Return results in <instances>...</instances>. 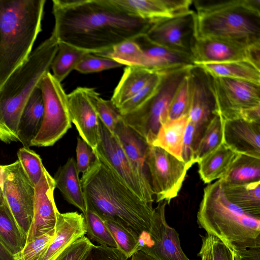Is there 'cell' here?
Listing matches in <instances>:
<instances>
[{"instance_id":"bcb514c9","label":"cell","mask_w":260,"mask_h":260,"mask_svg":"<svg viewBox=\"0 0 260 260\" xmlns=\"http://www.w3.org/2000/svg\"><path fill=\"white\" fill-rule=\"evenodd\" d=\"M93 245L83 236L68 246L55 260H84Z\"/></svg>"},{"instance_id":"f5cc1de1","label":"cell","mask_w":260,"mask_h":260,"mask_svg":"<svg viewBox=\"0 0 260 260\" xmlns=\"http://www.w3.org/2000/svg\"><path fill=\"white\" fill-rule=\"evenodd\" d=\"M0 260H18L0 241Z\"/></svg>"},{"instance_id":"44dd1931","label":"cell","mask_w":260,"mask_h":260,"mask_svg":"<svg viewBox=\"0 0 260 260\" xmlns=\"http://www.w3.org/2000/svg\"><path fill=\"white\" fill-rule=\"evenodd\" d=\"M246 48L242 46L216 39H196L191 49L195 66L247 60Z\"/></svg>"},{"instance_id":"9a60e30c","label":"cell","mask_w":260,"mask_h":260,"mask_svg":"<svg viewBox=\"0 0 260 260\" xmlns=\"http://www.w3.org/2000/svg\"><path fill=\"white\" fill-rule=\"evenodd\" d=\"M190 105L188 119L197 126L206 127L216 115L212 77L202 68L193 66L188 72Z\"/></svg>"},{"instance_id":"74e56055","label":"cell","mask_w":260,"mask_h":260,"mask_svg":"<svg viewBox=\"0 0 260 260\" xmlns=\"http://www.w3.org/2000/svg\"><path fill=\"white\" fill-rule=\"evenodd\" d=\"M86 234L101 245L117 248V245L104 221L96 213L88 209L84 215ZM118 249V248H117Z\"/></svg>"},{"instance_id":"9f6ffc18","label":"cell","mask_w":260,"mask_h":260,"mask_svg":"<svg viewBox=\"0 0 260 260\" xmlns=\"http://www.w3.org/2000/svg\"><path fill=\"white\" fill-rule=\"evenodd\" d=\"M4 203L3 197L2 192L0 191V205Z\"/></svg>"},{"instance_id":"277c9868","label":"cell","mask_w":260,"mask_h":260,"mask_svg":"<svg viewBox=\"0 0 260 260\" xmlns=\"http://www.w3.org/2000/svg\"><path fill=\"white\" fill-rule=\"evenodd\" d=\"M196 39L247 47L260 42V0H197Z\"/></svg>"},{"instance_id":"b9f144b4","label":"cell","mask_w":260,"mask_h":260,"mask_svg":"<svg viewBox=\"0 0 260 260\" xmlns=\"http://www.w3.org/2000/svg\"><path fill=\"white\" fill-rule=\"evenodd\" d=\"M206 128L196 125L188 119L183 137L181 157L182 161L190 168L196 163L194 152Z\"/></svg>"},{"instance_id":"ac0fdd59","label":"cell","mask_w":260,"mask_h":260,"mask_svg":"<svg viewBox=\"0 0 260 260\" xmlns=\"http://www.w3.org/2000/svg\"><path fill=\"white\" fill-rule=\"evenodd\" d=\"M121 145L129 163L143 189L148 197L154 201V193L151 188L146 159L149 146L146 141L122 119L117 124L114 135Z\"/></svg>"},{"instance_id":"52a82bcc","label":"cell","mask_w":260,"mask_h":260,"mask_svg":"<svg viewBox=\"0 0 260 260\" xmlns=\"http://www.w3.org/2000/svg\"><path fill=\"white\" fill-rule=\"evenodd\" d=\"M192 66L159 72L161 79L152 95L132 112L122 115L123 122L149 145L168 119L171 101L179 85Z\"/></svg>"},{"instance_id":"ba28073f","label":"cell","mask_w":260,"mask_h":260,"mask_svg":"<svg viewBox=\"0 0 260 260\" xmlns=\"http://www.w3.org/2000/svg\"><path fill=\"white\" fill-rule=\"evenodd\" d=\"M38 87L42 92L44 112L40 129L30 147L51 146L72 127L68 96L61 83L50 72L45 74Z\"/></svg>"},{"instance_id":"f546056e","label":"cell","mask_w":260,"mask_h":260,"mask_svg":"<svg viewBox=\"0 0 260 260\" xmlns=\"http://www.w3.org/2000/svg\"><path fill=\"white\" fill-rule=\"evenodd\" d=\"M187 116L167 121L161 126L152 145L160 147L182 161L181 153Z\"/></svg>"},{"instance_id":"1f68e13d","label":"cell","mask_w":260,"mask_h":260,"mask_svg":"<svg viewBox=\"0 0 260 260\" xmlns=\"http://www.w3.org/2000/svg\"><path fill=\"white\" fill-rule=\"evenodd\" d=\"M220 179L223 183L233 184L260 181V159L240 154L228 173Z\"/></svg>"},{"instance_id":"d4e9b609","label":"cell","mask_w":260,"mask_h":260,"mask_svg":"<svg viewBox=\"0 0 260 260\" xmlns=\"http://www.w3.org/2000/svg\"><path fill=\"white\" fill-rule=\"evenodd\" d=\"M240 154L224 143L204 156L198 162V172L204 183L222 178Z\"/></svg>"},{"instance_id":"83f0119b","label":"cell","mask_w":260,"mask_h":260,"mask_svg":"<svg viewBox=\"0 0 260 260\" xmlns=\"http://www.w3.org/2000/svg\"><path fill=\"white\" fill-rule=\"evenodd\" d=\"M222 186L230 202L245 212L260 218V181L239 184L222 182Z\"/></svg>"},{"instance_id":"db71d44e","label":"cell","mask_w":260,"mask_h":260,"mask_svg":"<svg viewBox=\"0 0 260 260\" xmlns=\"http://www.w3.org/2000/svg\"><path fill=\"white\" fill-rule=\"evenodd\" d=\"M131 257V260H156L151 256L141 250L135 252Z\"/></svg>"},{"instance_id":"8992f818","label":"cell","mask_w":260,"mask_h":260,"mask_svg":"<svg viewBox=\"0 0 260 260\" xmlns=\"http://www.w3.org/2000/svg\"><path fill=\"white\" fill-rule=\"evenodd\" d=\"M197 222L233 249L260 247V218L250 215L224 196L221 180L204 189Z\"/></svg>"},{"instance_id":"484cf974","label":"cell","mask_w":260,"mask_h":260,"mask_svg":"<svg viewBox=\"0 0 260 260\" xmlns=\"http://www.w3.org/2000/svg\"><path fill=\"white\" fill-rule=\"evenodd\" d=\"M44 105L40 89L37 87L27 101L18 125V138L24 147H29L41 127Z\"/></svg>"},{"instance_id":"7bdbcfd3","label":"cell","mask_w":260,"mask_h":260,"mask_svg":"<svg viewBox=\"0 0 260 260\" xmlns=\"http://www.w3.org/2000/svg\"><path fill=\"white\" fill-rule=\"evenodd\" d=\"M161 79L160 73H156L147 84L118 109L121 115L133 112L143 104L154 93Z\"/></svg>"},{"instance_id":"2e32d148","label":"cell","mask_w":260,"mask_h":260,"mask_svg":"<svg viewBox=\"0 0 260 260\" xmlns=\"http://www.w3.org/2000/svg\"><path fill=\"white\" fill-rule=\"evenodd\" d=\"M55 188L53 177L44 168L41 179L35 186L33 219L26 242L55 228L59 212L54 199Z\"/></svg>"},{"instance_id":"4dcf8cb0","label":"cell","mask_w":260,"mask_h":260,"mask_svg":"<svg viewBox=\"0 0 260 260\" xmlns=\"http://www.w3.org/2000/svg\"><path fill=\"white\" fill-rule=\"evenodd\" d=\"M27 236L17 224L6 203L0 205V241L17 258L26 244Z\"/></svg>"},{"instance_id":"6da1fadb","label":"cell","mask_w":260,"mask_h":260,"mask_svg":"<svg viewBox=\"0 0 260 260\" xmlns=\"http://www.w3.org/2000/svg\"><path fill=\"white\" fill-rule=\"evenodd\" d=\"M52 14L58 42L95 54L145 35L156 22L129 14L111 0H53Z\"/></svg>"},{"instance_id":"9c48e42d","label":"cell","mask_w":260,"mask_h":260,"mask_svg":"<svg viewBox=\"0 0 260 260\" xmlns=\"http://www.w3.org/2000/svg\"><path fill=\"white\" fill-rule=\"evenodd\" d=\"M150 183L156 202L170 204L180 191L190 168L163 149L149 145L146 159Z\"/></svg>"},{"instance_id":"7a4b0ae2","label":"cell","mask_w":260,"mask_h":260,"mask_svg":"<svg viewBox=\"0 0 260 260\" xmlns=\"http://www.w3.org/2000/svg\"><path fill=\"white\" fill-rule=\"evenodd\" d=\"M80 181L88 209L103 220L120 224L139 241L145 238L154 212L152 204L133 193L96 157Z\"/></svg>"},{"instance_id":"30bf717a","label":"cell","mask_w":260,"mask_h":260,"mask_svg":"<svg viewBox=\"0 0 260 260\" xmlns=\"http://www.w3.org/2000/svg\"><path fill=\"white\" fill-rule=\"evenodd\" d=\"M2 195L15 220L27 236L34 215L35 186L24 171L20 162L4 165Z\"/></svg>"},{"instance_id":"5b68a950","label":"cell","mask_w":260,"mask_h":260,"mask_svg":"<svg viewBox=\"0 0 260 260\" xmlns=\"http://www.w3.org/2000/svg\"><path fill=\"white\" fill-rule=\"evenodd\" d=\"M58 43L51 36L32 51L0 89V140L19 141L18 125L25 105L46 73L50 72Z\"/></svg>"},{"instance_id":"60d3db41","label":"cell","mask_w":260,"mask_h":260,"mask_svg":"<svg viewBox=\"0 0 260 260\" xmlns=\"http://www.w3.org/2000/svg\"><path fill=\"white\" fill-rule=\"evenodd\" d=\"M17 156L26 174L35 186L41 179L45 168L40 156L29 147L23 146L18 150Z\"/></svg>"},{"instance_id":"cb8c5ba5","label":"cell","mask_w":260,"mask_h":260,"mask_svg":"<svg viewBox=\"0 0 260 260\" xmlns=\"http://www.w3.org/2000/svg\"><path fill=\"white\" fill-rule=\"evenodd\" d=\"M79 174L76 160L70 157L58 168L53 179L55 188L59 189L63 198L80 209L84 215L87 212V206Z\"/></svg>"},{"instance_id":"3957f363","label":"cell","mask_w":260,"mask_h":260,"mask_svg":"<svg viewBox=\"0 0 260 260\" xmlns=\"http://www.w3.org/2000/svg\"><path fill=\"white\" fill-rule=\"evenodd\" d=\"M46 2L0 0V89L32 52Z\"/></svg>"},{"instance_id":"5bb4252c","label":"cell","mask_w":260,"mask_h":260,"mask_svg":"<svg viewBox=\"0 0 260 260\" xmlns=\"http://www.w3.org/2000/svg\"><path fill=\"white\" fill-rule=\"evenodd\" d=\"M167 204L161 201L154 208L149 232L140 250L156 260H190L182 249L178 233L167 223Z\"/></svg>"},{"instance_id":"603a6c76","label":"cell","mask_w":260,"mask_h":260,"mask_svg":"<svg viewBox=\"0 0 260 260\" xmlns=\"http://www.w3.org/2000/svg\"><path fill=\"white\" fill-rule=\"evenodd\" d=\"M142 50L145 68L159 73L175 69L195 66L190 55L177 52L153 43L145 35L134 39Z\"/></svg>"},{"instance_id":"f907efd6","label":"cell","mask_w":260,"mask_h":260,"mask_svg":"<svg viewBox=\"0 0 260 260\" xmlns=\"http://www.w3.org/2000/svg\"><path fill=\"white\" fill-rule=\"evenodd\" d=\"M246 53L247 60L260 70V42L248 46Z\"/></svg>"},{"instance_id":"4fadbf2b","label":"cell","mask_w":260,"mask_h":260,"mask_svg":"<svg viewBox=\"0 0 260 260\" xmlns=\"http://www.w3.org/2000/svg\"><path fill=\"white\" fill-rule=\"evenodd\" d=\"M196 13L184 14L155 22L145 35L153 43L191 55L196 40Z\"/></svg>"},{"instance_id":"681fc988","label":"cell","mask_w":260,"mask_h":260,"mask_svg":"<svg viewBox=\"0 0 260 260\" xmlns=\"http://www.w3.org/2000/svg\"><path fill=\"white\" fill-rule=\"evenodd\" d=\"M233 250L235 260H260V247Z\"/></svg>"},{"instance_id":"ee69618b","label":"cell","mask_w":260,"mask_h":260,"mask_svg":"<svg viewBox=\"0 0 260 260\" xmlns=\"http://www.w3.org/2000/svg\"><path fill=\"white\" fill-rule=\"evenodd\" d=\"M122 66V64L111 58L89 53L79 61L75 70L82 74H89Z\"/></svg>"},{"instance_id":"e0dca14e","label":"cell","mask_w":260,"mask_h":260,"mask_svg":"<svg viewBox=\"0 0 260 260\" xmlns=\"http://www.w3.org/2000/svg\"><path fill=\"white\" fill-rule=\"evenodd\" d=\"M67 96L72 123L75 125L80 137L94 150L100 141V121L88 87H77Z\"/></svg>"},{"instance_id":"f35d334b","label":"cell","mask_w":260,"mask_h":260,"mask_svg":"<svg viewBox=\"0 0 260 260\" xmlns=\"http://www.w3.org/2000/svg\"><path fill=\"white\" fill-rule=\"evenodd\" d=\"M113 236L117 248L128 258L140 250L139 240L120 224L110 220H104Z\"/></svg>"},{"instance_id":"7402d4cb","label":"cell","mask_w":260,"mask_h":260,"mask_svg":"<svg viewBox=\"0 0 260 260\" xmlns=\"http://www.w3.org/2000/svg\"><path fill=\"white\" fill-rule=\"evenodd\" d=\"M223 143L239 154L260 159V123L224 120Z\"/></svg>"},{"instance_id":"7dc6e473","label":"cell","mask_w":260,"mask_h":260,"mask_svg":"<svg viewBox=\"0 0 260 260\" xmlns=\"http://www.w3.org/2000/svg\"><path fill=\"white\" fill-rule=\"evenodd\" d=\"M76 166L80 173H84L91 166L95 157L91 148L80 137H77L76 148Z\"/></svg>"},{"instance_id":"c3c4849f","label":"cell","mask_w":260,"mask_h":260,"mask_svg":"<svg viewBox=\"0 0 260 260\" xmlns=\"http://www.w3.org/2000/svg\"><path fill=\"white\" fill-rule=\"evenodd\" d=\"M128 258L116 248L93 245L84 260H127Z\"/></svg>"},{"instance_id":"f6af8a7d","label":"cell","mask_w":260,"mask_h":260,"mask_svg":"<svg viewBox=\"0 0 260 260\" xmlns=\"http://www.w3.org/2000/svg\"><path fill=\"white\" fill-rule=\"evenodd\" d=\"M55 235V228L46 234L26 242L17 256L18 260H39Z\"/></svg>"},{"instance_id":"e575fe53","label":"cell","mask_w":260,"mask_h":260,"mask_svg":"<svg viewBox=\"0 0 260 260\" xmlns=\"http://www.w3.org/2000/svg\"><path fill=\"white\" fill-rule=\"evenodd\" d=\"M223 124L224 120L219 115L211 119L195 150V162L223 143Z\"/></svg>"},{"instance_id":"836d02e7","label":"cell","mask_w":260,"mask_h":260,"mask_svg":"<svg viewBox=\"0 0 260 260\" xmlns=\"http://www.w3.org/2000/svg\"><path fill=\"white\" fill-rule=\"evenodd\" d=\"M96 55L111 58L122 66L145 68L146 66L144 54L134 40L123 41L113 46L109 51Z\"/></svg>"},{"instance_id":"d6a6232c","label":"cell","mask_w":260,"mask_h":260,"mask_svg":"<svg viewBox=\"0 0 260 260\" xmlns=\"http://www.w3.org/2000/svg\"><path fill=\"white\" fill-rule=\"evenodd\" d=\"M58 43L57 51L50 69L53 76L61 83L73 70H75L79 61L89 52L64 43Z\"/></svg>"},{"instance_id":"7c38bea8","label":"cell","mask_w":260,"mask_h":260,"mask_svg":"<svg viewBox=\"0 0 260 260\" xmlns=\"http://www.w3.org/2000/svg\"><path fill=\"white\" fill-rule=\"evenodd\" d=\"M101 139L95 149V157L106 165L119 180L133 193L145 202L152 204L134 172L117 138L100 122Z\"/></svg>"},{"instance_id":"816d5d0a","label":"cell","mask_w":260,"mask_h":260,"mask_svg":"<svg viewBox=\"0 0 260 260\" xmlns=\"http://www.w3.org/2000/svg\"><path fill=\"white\" fill-rule=\"evenodd\" d=\"M241 119L249 122L260 123V105L242 111Z\"/></svg>"},{"instance_id":"d6986e66","label":"cell","mask_w":260,"mask_h":260,"mask_svg":"<svg viewBox=\"0 0 260 260\" xmlns=\"http://www.w3.org/2000/svg\"><path fill=\"white\" fill-rule=\"evenodd\" d=\"M122 11L154 21L172 18L191 10L192 0H111Z\"/></svg>"},{"instance_id":"ab89813d","label":"cell","mask_w":260,"mask_h":260,"mask_svg":"<svg viewBox=\"0 0 260 260\" xmlns=\"http://www.w3.org/2000/svg\"><path fill=\"white\" fill-rule=\"evenodd\" d=\"M189 105V86L187 73L179 85L171 101L167 121L187 116Z\"/></svg>"},{"instance_id":"ffe728a7","label":"cell","mask_w":260,"mask_h":260,"mask_svg":"<svg viewBox=\"0 0 260 260\" xmlns=\"http://www.w3.org/2000/svg\"><path fill=\"white\" fill-rule=\"evenodd\" d=\"M86 234L85 219L82 213L58 212L54 236L39 260H55L68 246Z\"/></svg>"},{"instance_id":"f1b7e54d","label":"cell","mask_w":260,"mask_h":260,"mask_svg":"<svg viewBox=\"0 0 260 260\" xmlns=\"http://www.w3.org/2000/svg\"><path fill=\"white\" fill-rule=\"evenodd\" d=\"M197 66L212 77L241 80L260 85V70L246 60L204 63Z\"/></svg>"},{"instance_id":"8d00e7d4","label":"cell","mask_w":260,"mask_h":260,"mask_svg":"<svg viewBox=\"0 0 260 260\" xmlns=\"http://www.w3.org/2000/svg\"><path fill=\"white\" fill-rule=\"evenodd\" d=\"M202 239L198 256L201 260H235L234 250L217 237L207 234Z\"/></svg>"},{"instance_id":"d590c367","label":"cell","mask_w":260,"mask_h":260,"mask_svg":"<svg viewBox=\"0 0 260 260\" xmlns=\"http://www.w3.org/2000/svg\"><path fill=\"white\" fill-rule=\"evenodd\" d=\"M88 91L99 120L114 136L116 126L122 119L118 109L111 100H105L101 97L94 88L88 87Z\"/></svg>"},{"instance_id":"8fae6325","label":"cell","mask_w":260,"mask_h":260,"mask_svg":"<svg viewBox=\"0 0 260 260\" xmlns=\"http://www.w3.org/2000/svg\"><path fill=\"white\" fill-rule=\"evenodd\" d=\"M212 77L216 113L224 120L241 119L242 111L260 105V85L226 78Z\"/></svg>"},{"instance_id":"4316f807","label":"cell","mask_w":260,"mask_h":260,"mask_svg":"<svg viewBox=\"0 0 260 260\" xmlns=\"http://www.w3.org/2000/svg\"><path fill=\"white\" fill-rule=\"evenodd\" d=\"M156 73L145 68L126 66L110 100L118 108L140 90Z\"/></svg>"},{"instance_id":"11a10c76","label":"cell","mask_w":260,"mask_h":260,"mask_svg":"<svg viewBox=\"0 0 260 260\" xmlns=\"http://www.w3.org/2000/svg\"><path fill=\"white\" fill-rule=\"evenodd\" d=\"M5 169L4 165H0V191L2 190L4 183Z\"/></svg>"}]
</instances>
